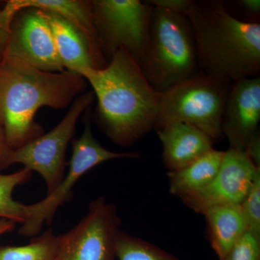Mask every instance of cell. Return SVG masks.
I'll return each instance as SVG.
<instances>
[{"label": "cell", "mask_w": 260, "mask_h": 260, "mask_svg": "<svg viewBox=\"0 0 260 260\" xmlns=\"http://www.w3.org/2000/svg\"><path fill=\"white\" fill-rule=\"evenodd\" d=\"M93 89L97 121L113 143L129 146L155 129L161 94L145 78L127 51H116L103 69L80 74Z\"/></svg>", "instance_id": "obj_1"}, {"label": "cell", "mask_w": 260, "mask_h": 260, "mask_svg": "<svg viewBox=\"0 0 260 260\" xmlns=\"http://www.w3.org/2000/svg\"><path fill=\"white\" fill-rule=\"evenodd\" d=\"M77 73L42 71L17 58H5L0 64V126L7 146L16 149L44 134L34 120L40 108L68 107L88 88Z\"/></svg>", "instance_id": "obj_2"}, {"label": "cell", "mask_w": 260, "mask_h": 260, "mask_svg": "<svg viewBox=\"0 0 260 260\" xmlns=\"http://www.w3.org/2000/svg\"><path fill=\"white\" fill-rule=\"evenodd\" d=\"M186 15L202 73L232 83L259 77V23L233 16L219 1L191 0Z\"/></svg>", "instance_id": "obj_3"}, {"label": "cell", "mask_w": 260, "mask_h": 260, "mask_svg": "<svg viewBox=\"0 0 260 260\" xmlns=\"http://www.w3.org/2000/svg\"><path fill=\"white\" fill-rule=\"evenodd\" d=\"M139 66L152 88L160 94L201 74L194 32L186 15L153 7Z\"/></svg>", "instance_id": "obj_4"}, {"label": "cell", "mask_w": 260, "mask_h": 260, "mask_svg": "<svg viewBox=\"0 0 260 260\" xmlns=\"http://www.w3.org/2000/svg\"><path fill=\"white\" fill-rule=\"evenodd\" d=\"M232 82L201 73L161 94L155 130L172 122L198 128L213 140L223 137L222 123Z\"/></svg>", "instance_id": "obj_5"}, {"label": "cell", "mask_w": 260, "mask_h": 260, "mask_svg": "<svg viewBox=\"0 0 260 260\" xmlns=\"http://www.w3.org/2000/svg\"><path fill=\"white\" fill-rule=\"evenodd\" d=\"M93 91L85 92L73 101L68 114L49 133H44L27 144L16 149L7 147L2 160L1 169L15 164L39 173L46 185L47 194L60 184L65 173V155L68 144L74 136L80 116L93 104Z\"/></svg>", "instance_id": "obj_6"}, {"label": "cell", "mask_w": 260, "mask_h": 260, "mask_svg": "<svg viewBox=\"0 0 260 260\" xmlns=\"http://www.w3.org/2000/svg\"><path fill=\"white\" fill-rule=\"evenodd\" d=\"M88 113L83 134L72 142L73 153L68 172L65 173L57 187L45 198L34 204L25 205L26 217L19 229L20 235L35 237L39 235L44 223L51 225L58 208L72 199L75 184L93 167L114 159L140 157L135 152L116 153L102 146L92 133L90 109Z\"/></svg>", "instance_id": "obj_7"}, {"label": "cell", "mask_w": 260, "mask_h": 260, "mask_svg": "<svg viewBox=\"0 0 260 260\" xmlns=\"http://www.w3.org/2000/svg\"><path fill=\"white\" fill-rule=\"evenodd\" d=\"M94 25L108 61L120 49L140 64L153 7L139 0H93Z\"/></svg>", "instance_id": "obj_8"}, {"label": "cell", "mask_w": 260, "mask_h": 260, "mask_svg": "<svg viewBox=\"0 0 260 260\" xmlns=\"http://www.w3.org/2000/svg\"><path fill=\"white\" fill-rule=\"evenodd\" d=\"M120 225L114 205L102 197L92 200L86 215L61 235L56 260H116Z\"/></svg>", "instance_id": "obj_9"}, {"label": "cell", "mask_w": 260, "mask_h": 260, "mask_svg": "<svg viewBox=\"0 0 260 260\" xmlns=\"http://www.w3.org/2000/svg\"><path fill=\"white\" fill-rule=\"evenodd\" d=\"M260 167L246 152L229 148L225 151L218 173L203 189L180 199L195 213L212 207L241 205L245 199Z\"/></svg>", "instance_id": "obj_10"}, {"label": "cell", "mask_w": 260, "mask_h": 260, "mask_svg": "<svg viewBox=\"0 0 260 260\" xmlns=\"http://www.w3.org/2000/svg\"><path fill=\"white\" fill-rule=\"evenodd\" d=\"M21 59L37 69L64 71L52 34L42 10L25 8L15 15L5 58Z\"/></svg>", "instance_id": "obj_11"}, {"label": "cell", "mask_w": 260, "mask_h": 260, "mask_svg": "<svg viewBox=\"0 0 260 260\" xmlns=\"http://www.w3.org/2000/svg\"><path fill=\"white\" fill-rule=\"evenodd\" d=\"M260 77L233 82L224 109L222 131L229 148L246 152L259 131Z\"/></svg>", "instance_id": "obj_12"}, {"label": "cell", "mask_w": 260, "mask_h": 260, "mask_svg": "<svg viewBox=\"0 0 260 260\" xmlns=\"http://www.w3.org/2000/svg\"><path fill=\"white\" fill-rule=\"evenodd\" d=\"M162 147V160L169 172L179 170L213 150L214 141L194 126L172 122L155 130Z\"/></svg>", "instance_id": "obj_13"}, {"label": "cell", "mask_w": 260, "mask_h": 260, "mask_svg": "<svg viewBox=\"0 0 260 260\" xmlns=\"http://www.w3.org/2000/svg\"><path fill=\"white\" fill-rule=\"evenodd\" d=\"M212 248L223 260L241 238L248 232V223L241 205L212 207L205 210Z\"/></svg>", "instance_id": "obj_14"}, {"label": "cell", "mask_w": 260, "mask_h": 260, "mask_svg": "<svg viewBox=\"0 0 260 260\" xmlns=\"http://www.w3.org/2000/svg\"><path fill=\"white\" fill-rule=\"evenodd\" d=\"M42 11L50 27L64 70L80 75L88 68L94 69L88 46L80 32L61 15Z\"/></svg>", "instance_id": "obj_15"}, {"label": "cell", "mask_w": 260, "mask_h": 260, "mask_svg": "<svg viewBox=\"0 0 260 260\" xmlns=\"http://www.w3.org/2000/svg\"><path fill=\"white\" fill-rule=\"evenodd\" d=\"M224 153L213 149L187 167L168 172L170 193L181 198L208 185L218 173Z\"/></svg>", "instance_id": "obj_16"}, {"label": "cell", "mask_w": 260, "mask_h": 260, "mask_svg": "<svg viewBox=\"0 0 260 260\" xmlns=\"http://www.w3.org/2000/svg\"><path fill=\"white\" fill-rule=\"evenodd\" d=\"M61 235L48 229L23 246H0V260H56Z\"/></svg>", "instance_id": "obj_17"}, {"label": "cell", "mask_w": 260, "mask_h": 260, "mask_svg": "<svg viewBox=\"0 0 260 260\" xmlns=\"http://www.w3.org/2000/svg\"><path fill=\"white\" fill-rule=\"evenodd\" d=\"M32 173L25 167L13 174L0 173V218L20 224L25 221V205L15 201L13 192L16 186L30 180Z\"/></svg>", "instance_id": "obj_18"}, {"label": "cell", "mask_w": 260, "mask_h": 260, "mask_svg": "<svg viewBox=\"0 0 260 260\" xmlns=\"http://www.w3.org/2000/svg\"><path fill=\"white\" fill-rule=\"evenodd\" d=\"M116 260H179L158 246L126 233L116 239Z\"/></svg>", "instance_id": "obj_19"}, {"label": "cell", "mask_w": 260, "mask_h": 260, "mask_svg": "<svg viewBox=\"0 0 260 260\" xmlns=\"http://www.w3.org/2000/svg\"><path fill=\"white\" fill-rule=\"evenodd\" d=\"M248 223V232L260 240V172L241 204Z\"/></svg>", "instance_id": "obj_20"}, {"label": "cell", "mask_w": 260, "mask_h": 260, "mask_svg": "<svg viewBox=\"0 0 260 260\" xmlns=\"http://www.w3.org/2000/svg\"><path fill=\"white\" fill-rule=\"evenodd\" d=\"M23 9V0H10L5 3L0 1V64L4 60L9 45L13 19Z\"/></svg>", "instance_id": "obj_21"}, {"label": "cell", "mask_w": 260, "mask_h": 260, "mask_svg": "<svg viewBox=\"0 0 260 260\" xmlns=\"http://www.w3.org/2000/svg\"><path fill=\"white\" fill-rule=\"evenodd\" d=\"M223 260H260V240L246 232Z\"/></svg>", "instance_id": "obj_22"}, {"label": "cell", "mask_w": 260, "mask_h": 260, "mask_svg": "<svg viewBox=\"0 0 260 260\" xmlns=\"http://www.w3.org/2000/svg\"><path fill=\"white\" fill-rule=\"evenodd\" d=\"M145 2L155 8L184 15H186L191 3V0H148Z\"/></svg>", "instance_id": "obj_23"}, {"label": "cell", "mask_w": 260, "mask_h": 260, "mask_svg": "<svg viewBox=\"0 0 260 260\" xmlns=\"http://www.w3.org/2000/svg\"><path fill=\"white\" fill-rule=\"evenodd\" d=\"M246 153L256 167H260V135L259 131L254 135L250 143L248 145Z\"/></svg>", "instance_id": "obj_24"}, {"label": "cell", "mask_w": 260, "mask_h": 260, "mask_svg": "<svg viewBox=\"0 0 260 260\" xmlns=\"http://www.w3.org/2000/svg\"><path fill=\"white\" fill-rule=\"evenodd\" d=\"M239 8L244 11V13L254 18H257L260 14V1L259 0H240L235 2Z\"/></svg>", "instance_id": "obj_25"}, {"label": "cell", "mask_w": 260, "mask_h": 260, "mask_svg": "<svg viewBox=\"0 0 260 260\" xmlns=\"http://www.w3.org/2000/svg\"><path fill=\"white\" fill-rule=\"evenodd\" d=\"M16 224L13 220L0 218V237L7 233L13 232L16 227Z\"/></svg>", "instance_id": "obj_26"}, {"label": "cell", "mask_w": 260, "mask_h": 260, "mask_svg": "<svg viewBox=\"0 0 260 260\" xmlns=\"http://www.w3.org/2000/svg\"><path fill=\"white\" fill-rule=\"evenodd\" d=\"M6 141H5L4 132L0 126V171H1L2 160H3V154L7 148Z\"/></svg>", "instance_id": "obj_27"}]
</instances>
